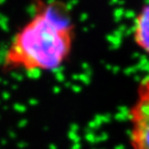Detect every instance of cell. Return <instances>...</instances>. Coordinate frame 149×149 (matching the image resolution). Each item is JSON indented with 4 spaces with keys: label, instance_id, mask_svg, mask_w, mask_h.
Wrapping results in <instances>:
<instances>
[{
    "label": "cell",
    "instance_id": "1",
    "mask_svg": "<svg viewBox=\"0 0 149 149\" xmlns=\"http://www.w3.org/2000/svg\"><path fill=\"white\" fill-rule=\"evenodd\" d=\"M74 24L61 2L38 1L31 19L16 33L3 60L7 70L53 71L68 60Z\"/></svg>",
    "mask_w": 149,
    "mask_h": 149
},
{
    "label": "cell",
    "instance_id": "2",
    "mask_svg": "<svg viewBox=\"0 0 149 149\" xmlns=\"http://www.w3.org/2000/svg\"><path fill=\"white\" fill-rule=\"evenodd\" d=\"M130 149H149V76L137 87L136 100L128 112Z\"/></svg>",
    "mask_w": 149,
    "mask_h": 149
},
{
    "label": "cell",
    "instance_id": "3",
    "mask_svg": "<svg viewBox=\"0 0 149 149\" xmlns=\"http://www.w3.org/2000/svg\"><path fill=\"white\" fill-rule=\"evenodd\" d=\"M133 39L138 49L149 56V3L144 6L135 18Z\"/></svg>",
    "mask_w": 149,
    "mask_h": 149
}]
</instances>
